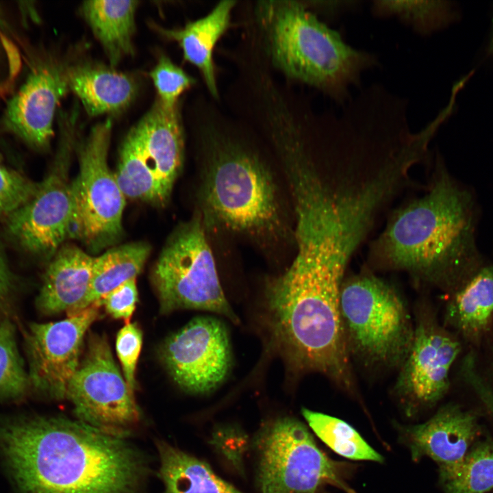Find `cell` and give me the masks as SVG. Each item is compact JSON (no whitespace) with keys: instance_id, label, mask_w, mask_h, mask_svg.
Masks as SVG:
<instances>
[{"instance_id":"cell-1","label":"cell","mask_w":493,"mask_h":493,"mask_svg":"<svg viewBox=\"0 0 493 493\" xmlns=\"http://www.w3.org/2000/svg\"><path fill=\"white\" fill-rule=\"evenodd\" d=\"M346 270L297 247L290 267L266 283L259 319L267 351L283 362L290 375L320 373L355 394L340 314Z\"/></svg>"},{"instance_id":"cell-2","label":"cell","mask_w":493,"mask_h":493,"mask_svg":"<svg viewBox=\"0 0 493 493\" xmlns=\"http://www.w3.org/2000/svg\"><path fill=\"white\" fill-rule=\"evenodd\" d=\"M1 442L23 493H142L148 467L123 436L79 420H16Z\"/></svg>"},{"instance_id":"cell-3","label":"cell","mask_w":493,"mask_h":493,"mask_svg":"<svg viewBox=\"0 0 493 493\" xmlns=\"http://www.w3.org/2000/svg\"><path fill=\"white\" fill-rule=\"evenodd\" d=\"M197 131L203 156L204 225L257 241H279L288 225L279 191L254 129L203 98Z\"/></svg>"},{"instance_id":"cell-4","label":"cell","mask_w":493,"mask_h":493,"mask_svg":"<svg viewBox=\"0 0 493 493\" xmlns=\"http://www.w3.org/2000/svg\"><path fill=\"white\" fill-rule=\"evenodd\" d=\"M472 203L438 165L427 191L394 210L371 243V265L454 290L476 271Z\"/></svg>"},{"instance_id":"cell-5","label":"cell","mask_w":493,"mask_h":493,"mask_svg":"<svg viewBox=\"0 0 493 493\" xmlns=\"http://www.w3.org/2000/svg\"><path fill=\"white\" fill-rule=\"evenodd\" d=\"M254 19L252 37L268 66L338 105L347 103L364 73L378 65L375 55L347 44L304 1H257Z\"/></svg>"},{"instance_id":"cell-6","label":"cell","mask_w":493,"mask_h":493,"mask_svg":"<svg viewBox=\"0 0 493 493\" xmlns=\"http://www.w3.org/2000/svg\"><path fill=\"white\" fill-rule=\"evenodd\" d=\"M340 314L350 357L370 368H399L412 342L414 322L388 281L368 270L345 278Z\"/></svg>"},{"instance_id":"cell-7","label":"cell","mask_w":493,"mask_h":493,"mask_svg":"<svg viewBox=\"0 0 493 493\" xmlns=\"http://www.w3.org/2000/svg\"><path fill=\"white\" fill-rule=\"evenodd\" d=\"M151 280L163 314L197 309L240 323L222 288L200 214L170 234L152 268Z\"/></svg>"},{"instance_id":"cell-8","label":"cell","mask_w":493,"mask_h":493,"mask_svg":"<svg viewBox=\"0 0 493 493\" xmlns=\"http://www.w3.org/2000/svg\"><path fill=\"white\" fill-rule=\"evenodd\" d=\"M254 444L257 482L262 493H317L325 484L354 493L307 427L296 418L280 417L268 422Z\"/></svg>"},{"instance_id":"cell-9","label":"cell","mask_w":493,"mask_h":493,"mask_svg":"<svg viewBox=\"0 0 493 493\" xmlns=\"http://www.w3.org/2000/svg\"><path fill=\"white\" fill-rule=\"evenodd\" d=\"M112 123L94 125L78 146L79 170L71 182L74 214L71 234L90 249L112 244L122 233L125 197L108 164Z\"/></svg>"},{"instance_id":"cell-10","label":"cell","mask_w":493,"mask_h":493,"mask_svg":"<svg viewBox=\"0 0 493 493\" xmlns=\"http://www.w3.org/2000/svg\"><path fill=\"white\" fill-rule=\"evenodd\" d=\"M66 399L79 420L124 437L140 411L104 335L90 333L84 359L71 379Z\"/></svg>"},{"instance_id":"cell-11","label":"cell","mask_w":493,"mask_h":493,"mask_svg":"<svg viewBox=\"0 0 493 493\" xmlns=\"http://www.w3.org/2000/svg\"><path fill=\"white\" fill-rule=\"evenodd\" d=\"M159 352L174 382L192 394L212 392L223 383L232 366L227 328L210 316L196 317L167 337Z\"/></svg>"},{"instance_id":"cell-12","label":"cell","mask_w":493,"mask_h":493,"mask_svg":"<svg viewBox=\"0 0 493 493\" xmlns=\"http://www.w3.org/2000/svg\"><path fill=\"white\" fill-rule=\"evenodd\" d=\"M460 351L457 339L433 315L421 310L393 388L407 414L431 407L444 397L450 385V370Z\"/></svg>"},{"instance_id":"cell-13","label":"cell","mask_w":493,"mask_h":493,"mask_svg":"<svg viewBox=\"0 0 493 493\" xmlns=\"http://www.w3.org/2000/svg\"><path fill=\"white\" fill-rule=\"evenodd\" d=\"M99 306L95 303L62 320L28 325L23 336L30 389L48 399H66L85 335L98 318Z\"/></svg>"},{"instance_id":"cell-14","label":"cell","mask_w":493,"mask_h":493,"mask_svg":"<svg viewBox=\"0 0 493 493\" xmlns=\"http://www.w3.org/2000/svg\"><path fill=\"white\" fill-rule=\"evenodd\" d=\"M58 164L41 181L34 196L7 218L8 234L23 249L34 254H49L61 246L71 236L74 202L70 183Z\"/></svg>"},{"instance_id":"cell-15","label":"cell","mask_w":493,"mask_h":493,"mask_svg":"<svg viewBox=\"0 0 493 493\" xmlns=\"http://www.w3.org/2000/svg\"><path fill=\"white\" fill-rule=\"evenodd\" d=\"M67 66L51 59L38 62L7 104L5 127L33 148L49 146L57 107L69 92Z\"/></svg>"},{"instance_id":"cell-16","label":"cell","mask_w":493,"mask_h":493,"mask_svg":"<svg viewBox=\"0 0 493 493\" xmlns=\"http://www.w3.org/2000/svg\"><path fill=\"white\" fill-rule=\"evenodd\" d=\"M475 416L457 405H446L424 423L404 428L412 457H428L439 473L455 469L472 447L477 433Z\"/></svg>"},{"instance_id":"cell-17","label":"cell","mask_w":493,"mask_h":493,"mask_svg":"<svg viewBox=\"0 0 493 493\" xmlns=\"http://www.w3.org/2000/svg\"><path fill=\"white\" fill-rule=\"evenodd\" d=\"M134 127L166 203L181 171L184 156V133L179 105L170 108L157 99Z\"/></svg>"},{"instance_id":"cell-18","label":"cell","mask_w":493,"mask_h":493,"mask_svg":"<svg viewBox=\"0 0 493 493\" xmlns=\"http://www.w3.org/2000/svg\"><path fill=\"white\" fill-rule=\"evenodd\" d=\"M94 257L80 248L60 246L49 262L36 299L45 315L67 314L86 297L90 285Z\"/></svg>"},{"instance_id":"cell-19","label":"cell","mask_w":493,"mask_h":493,"mask_svg":"<svg viewBox=\"0 0 493 493\" xmlns=\"http://www.w3.org/2000/svg\"><path fill=\"white\" fill-rule=\"evenodd\" d=\"M66 74L69 91L91 116L121 112L134 99L138 88L131 75L97 63L68 64Z\"/></svg>"},{"instance_id":"cell-20","label":"cell","mask_w":493,"mask_h":493,"mask_svg":"<svg viewBox=\"0 0 493 493\" xmlns=\"http://www.w3.org/2000/svg\"><path fill=\"white\" fill-rule=\"evenodd\" d=\"M237 3L234 0L219 1L205 16L188 23L181 28H158L166 38L177 42L186 61L196 66L212 99L218 101L213 58L215 47L230 25L231 12Z\"/></svg>"},{"instance_id":"cell-21","label":"cell","mask_w":493,"mask_h":493,"mask_svg":"<svg viewBox=\"0 0 493 493\" xmlns=\"http://www.w3.org/2000/svg\"><path fill=\"white\" fill-rule=\"evenodd\" d=\"M446 323L470 340L480 338L493 320V265L477 270L451 292Z\"/></svg>"},{"instance_id":"cell-22","label":"cell","mask_w":493,"mask_h":493,"mask_svg":"<svg viewBox=\"0 0 493 493\" xmlns=\"http://www.w3.org/2000/svg\"><path fill=\"white\" fill-rule=\"evenodd\" d=\"M137 1H86L81 6L83 17L101 45L114 68L125 56L134 54Z\"/></svg>"},{"instance_id":"cell-23","label":"cell","mask_w":493,"mask_h":493,"mask_svg":"<svg viewBox=\"0 0 493 493\" xmlns=\"http://www.w3.org/2000/svg\"><path fill=\"white\" fill-rule=\"evenodd\" d=\"M162 493H243L222 479L205 462L171 446L156 443Z\"/></svg>"},{"instance_id":"cell-24","label":"cell","mask_w":493,"mask_h":493,"mask_svg":"<svg viewBox=\"0 0 493 493\" xmlns=\"http://www.w3.org/2000/svg\"><path fill=\"white\" fill-rule=\"evenodd\" d=\"M151 251L146 242H135L112 247L94 257L89 290L68 316H75L99 303L106 294L124 282L136 279Z\"/></svg>"},{"instance_id":"cell-25","label":"cell","mask_w":493,"mask_h":493,"mask_svg":"<svg viewBox=\"0 0 493 493\" xmlns=\"http://www.w3.org/2000/svg\"><path fill=\"white\" fill-rule=\"evenodd\" d=\"M374 16L394 17L420 36H428L457 21L459 9L455 3L445 0H373Z\"/></svg>"},{"instance_id":"cell-26","label":"cell","mask_w":493,"mask_h":493,"mask_svg":"<svg viewBox=\"0 0 493 493\" xmlns=\"http://www.w3.org/2000/svg\"><path fill=\"white\" fill-rule=\"evenodd\" d=\"M114 175L125 197L157 205L165 203L159 184L144 158L134 127L122 144Z\"/></svg>"},{"instance_id":"cell-27","label":"cell","mask_w":493,"mask_h":493,"mask_svg":"<svg viewBox=\"0 0 493 493\" xmlns=\"http://www.w3.org/2000/svg\"><path fill=\"white\" fill-rule=\"evenodd\" d=\"M301 412L316 435L339 455L354 460L383 462L382 456L346 422L307 408Z\"/></svg>"},{"instance_id":"cell-28","label":"cell","mask_w":493,"mask_h":493,"mask_svg":"<svg viewBox=\"0 0 493 493\" xmlns=\"http://www.w3.org/2000/svg\"><path fill=\"white\" fill-rule=\"evenodd\" d=\"M439 474L446 493H486L493 489V443L475 444L455 469Z\"/></svg>"},{"instance_id":"cell-29","label":"cell","mask_w":493,"mask_h":493,"mask_svg":"<svg viewBox=\"0 0 493 493\" xmlns=\"http://www.w3.org/2000/svg\"><path fill=\"white\" fill-rule=\"evenodd\" d=\"M30 389L27 369L20 353L16 328L8 318L0 320V400H18Z\"/></svg>"},{"instance_id":"cell-30","label":"cell","mask_w":493,"mask_h":493,"mask_svg":"<svg viewBox=\"0 0 493 493\" xmlns=\"http://www.w3.org/2000/svg\"><path fill=\"white\" fill-rule=\"evenodd\" d=\"M158 99L165 105H179L180 96L196 84V80L175 64L167 55H161L149 73Z\"/></svg>"},{"instance_id":"cell-31","label":"cell","mask_w":493,"mask_h":493,"mask_svg":"<svg viewBox=\"0 0 493 493\" xmlns=\"http://www.w3.org/2000/svg\"><path fill=\"white\" fill-rule=\"evenodd\" d=\"M38 182L0 164V217L7 218L35 194Z\"/></svg>"},{"instance_id":"cell-32","label":"cell","mask_w":493,"mask_h":493,"mask_svg":"<svg viewBox=\"0 0 493 493\" xmlns=\"http://www.w3.org/2000/svg\"><path fill=\"white\" fill-rule=\"evenodd\" d=\"M142 344V333L136 323H127L117 333L116 349L130 391L136 388V370Z\"/></svg>"},{"instance_id":"cell-33","label":"cell","mask_w":493,"mask_h":493,"mask_svg":"<svg viewBox=\"0 0 493 493\" xmlns=\"http://www.w3.org/2000/svg\"><path fill=\"white\" fill-rule=\"evenodd\" d=\"M210 442L238 471L243 472V456L248 442L240 429L232 426L218 427Z\"/></svg>"},{"instance_id":"cell-34","label":"cell","mask_w":493,"mask_h":493,"mask_svg":"<svg viewBox=\"0 0 493 493\" xmlns=\"http://www.w3.org/2000/svg\"><path fill=\"white\" fill-rule=\"evenodd\" d=\"M138 296L136 279H133L106 294L99 303L113 318L123 319L127 324L136 309Z\"/></svg>"},{"instance_id":"cell-35","label":"cell","mask_w":493,"mask_h":493,"mask_svg":"<svg viewBox=\"0 0 493 493\" xmlns=\"http://www.w3.org/2000/svg\"><path fill=\"white\" fill-rule=\"evenodd\" d=\"M8 25L0 10V89L11 81L18 68L16 47L8 37Z\"/></svg>"},{"instance_id":"cell-36","label":"cell","mask_w":493,"mask_h":493,"mask_svg":"<svg viewBox=\"0 0 493 493\" xmlns=\"http://www.w3.org/2000/svg\"><path fill=\"white\" fill-rule=\"evenodd\" d=\"M307 8L314 14H320L327 19L336 20L343 14L355 11L362 4L358 0H333L304 1Z\"/></svg>"},{"instance_id":"cell-37","label":"cell","mask_w":493,"mask_h":493,"mask_svg":"<svg viewBox=\"0 0 493 493\" xmlns=\"http://www.w3.org/2000/svg\"><path fill=\"white\" fill-rule=\"evenodd\" d=\"M14 285V275L0 246V307L11 295Z\"/></svg>"},{"instance_id":"cell-38","label":"cell","mask_w":493,"mask_h":493,"mask_svg":"<svg viewBox=\"0 0 493 493\" xmlns=\"http://www.w3.org/2000/svg\"><path fill=\"white\" fill-rule=\"evenodd\" d=\"M481 403L490 416L493 419V388L485 392L482 398Z\"/></svg>"},{"instance_id":"cell-39","label":"cell","mask_w":493,"mask_h":493,"mask_svg":"<svg viewBox=\"0 0 493 493\" xmlns=\"http://www.w3.org/2000/svg\"><path fill=\"white\" fill-rule=\"evenodd\" d=\"M485 52L488 56H493V17L491 22V27L489 35L488 37Z\"/></svg>"},{"instance_id":"cell-40","label":"cell","mask_w":493,"mask_h":493,"mask_svg":"<svg viewBox=\"0 0 493 493\" xmlns=\"http://www.w3.org/2000/svg\"><path fill=\"white\" fill-rule=\"evenodd\" d=\"M351 102H353V101H351ZM357 102H371V101H357ZM349 103H350V102H349ZM372 103H375V102H372ZM379 104H381V103H379ZM381 105H383V104H381ZM384 106H385V105H384ZM385 107H387V106H385ZM387 108H388V107H387ZM390 109H391V108H390ZM391 110H392V109H391ZM393 111H394V110H393ZM394 112H395V111H394Z\"/></svg>"},{"instance_id":"cell-41","label":"cell","mask_w":493,"mask_h":493,"mask_svg":"<svg viewBox=\"0 0 493 493\" xmlns=\"http://www.w3.org/2000/svg\"><path fill=\"white\" fill-rule=\"evenodd\" d=\"M1 155H0V161H1Z\"/></svg>"}]
</instances>
